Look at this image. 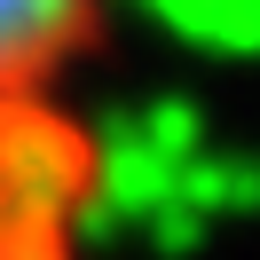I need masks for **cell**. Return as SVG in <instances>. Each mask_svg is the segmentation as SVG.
I'll return each mask as SVG.
<instances>
[{
    "label": "cell",
    "mask_w": 260,
    "mask_h": 260,
    "mask_svg": "<svg viewBox=\"0 0 260 260\" xmlns=\"http://www.w3.org/2000/svg\"><path fill=\"white\" fill-rule=\"evenodd\" d=\"M111 0H0V87H63L103 48Z\"/></svg>",
    "instance_id": "obj_2"
},
{
    "label": "cell",
    "mask_w": 260,
    "mask_h": 260,
    "mask_svg": "<svg viewBox=\"0 0 260 260\" xmlns=\"http://www.w3.org/2000/svg\"><path fill=\"white\" fill-rule=\"evenodd\" d=\"M111 158L63 87H0V260H55L95 229Z\"/></svg>",
    "instance_id": "obj_1"
}]
</instances>
